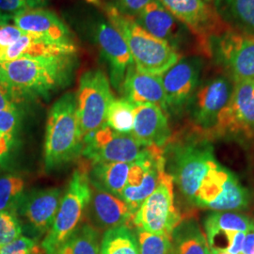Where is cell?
<instances>
[{
  "mask_svg": "<svg viewBox=\"0 0 254 254\" xmlns=\"http://www.w3.org/2000/svg\"><path fill=\"white\" fill-rule=\"evenodd\" d=\"M215 134L254 135V82H235L232 99L214 128Z\"/></svg>",
  "mask_w": 254,
  "mask_h": 254,
  "instance_id": "obj_13",
  "label": "cell"
},
{
  "mask_svg": "<svg viewBox=\"0 0 254 254\" xmlns=\"http://www.w3.org/2000/svg\"><path fill=\"white\" fill-rule=\"evenodd\" d=\"M175 254H211L205 234L193 220L182 221L173 234Z\"/></svg>",
  "mask_w": 254,
  "mask_h": 254,
  "instance_id": "obj_26",
  "label": "cell"
},
{
  "mask_svg": "<svg viewBox=\"0 0 254 254\" xmlns=\"http://www.w3.org/2000/svg\"><path fill=\"white\" fill-rule=\"evenodd\" d=\"M10 19H12V16L8 15V14H5V13L0 11V26L8 24V22H9V20H10Z\"/></svg>",
  "mask_w": 254,
  "mask_h": 254,
  "instance_id": "obj_41",
  "label": "cell"
},
{
  "mask_svg": "<svg viewBox=\"0 0 254 254\" xmlns=\"http://www.w3.org/2000/svg\"><path fill=\"white\" fill-rule=\"evenodd\" d=\"M99 232L90 224L78 228L57 254H101Z\"/></svg>",
  "mask_w": 254,
  "mask_h": 254,
  "instance_id": "obj_28",
  "label": "cell"
},
{
  "mask_svg": "<svg viewBox=\"0 0 254 254\" xmlns=\"http://www.w3.org/2000/svg\"><path fill=\"white\" fill-rule=\"evenodd\" d=\"M35 8L29 0H0V11L17 13L24 9Z\"/></svg>",
  "mask_w": 254,
  "mask_h": 254,
  "instance_id": "obj_39",
  "label": "cell"
},
{
  "mask_svg": "<svg viewBox=\"0 0 254 254\" xmlns=\"http://www.w3.org/2000/svg\"><path fill=\"white\" fill-rule=\"evenodd\" d=\"M153 0H117L119 10L131 17H136Z\"/></svg>",
  "mask_w": 254,
  "mask_h": 254,
  "instance_id": "obj_38",
  "label": "cell"
},
{
  "mask_svg": "<svg viewBox=\"0 0 254 254\" xmlns=\"http://www.w3.org/2000/svg\"><path fill=\"white\" fill-rule=\"evenodd\" d=\"M63 198L60 189H46L24 194L16 211L39 235L46 234L54 222Z\"/></svg>",
  "mask_w": 254,
  "mask_h": 254,
  "instance_id": "obj_17",
  "label": "cell"
},
{
  "mask_svg": "<svg viewBox=\"0 0 254 254\" xmlns=\"http://www.w3.org/2000/svg\"><path fill=\"white\" fill-rule=\"evenodd\" d=\"M234 87L226 76L215 77L200 87L192 111L196 127L209 135L213 132L220 114L232 99Z\"/></svg>",
  "mask_w": 254,
  "mask_h": 254,
  "instance_id": "obj_12",
  "label": "cell"
},
{
  "mask_svg": "<svg viewBox=\"0 0 254 254\" xmlns=\"http://www.w3.org/2000/svg\"><path fill=\"white\" fill-rule=\"evenodd\" d=\"M183 220V216L175 205L173 176L165 171L156 189L136 211L133 224L151 234L173 236Z\"/></svg>",
  "mask_w": 254,
  "mask_h": 254,
  "instance_id": "obj_7",
  "label": "cell"
},
{
  "mask_svg": "<svg viewBox=\"0 0 254 254\" xmlns=\"http://www.w3.org/2000/svg\"><path fill=\"white\" fill-rule=\"evenodd\" d=\"M252 220L246 215L237 212H213L204 221L206 238L223 231L247 233Z\"/></svg>",
  "mask_w": 254,
  "mask_h": 254,
  "instance_id": "obj_29",
  "label": "cell"
},
{
  "mask_svg": "<svg viewBox=\"0 0 254 254\" xmlns=\"http://www.w3.org/2000/svg\"><path fill=\"white\" fill-rule=\"evenodd\" d=\"M24 34H26V32L14 25L5 24L0 26V58L7 47L15 43Z\"/></svg>",
  "mask_w": 254,
  "mask_h": 254,
  "instance_id": "obj_36",
  "label": "cell"
},
{
  "mask_svg": "<svg viewBox=\"0 0 254 254\" xmlns=\"http://www.w3.org/2000/svg\"><path fill=\"white\" fill-rule=\"evenodd\" d=\"M135 20L151 35L168 42L172 46L179 40L181 22L175 18L158 0L150 2L135 17Z\"/></svg>",
  "mask_w": 254,
  "mask_h": 254,
  "instance_id": "obj_23",
  "label": "cell"
},
{
  "mask_svg": "<svg viewBox=\"0 0 254 254\" xmlns=\"http://www.w3.org/2000/svg\"><path fill=\"white\" fill-rule=\"evenodd\" d=\"M242 254H254V221L253 220L248 232L246 233Z\"/></svg>",
  "mask_w": 254,
  "mask_h": 254,
  "instance_id": "obj_40",
  "label": "cell"
},
{
  "mask_svg": "<svg viewBox=\"0 0 254 254\" xmlns=\"http://www.w3.org/2000/svg\"><path fill=\"white\" fill-rule=\"evenodd\" d=\"M83 138L106 125L109 104L114 99L108 76L100 70L83 73L75 95Z\"/></svg>",
  "mask_w": 254,
  "mask_h": 254,
  "instance_id": "obj_9",
  "label": "cell"
},
{
  "mask_svg": "<svg viewBox=\"0 0 254 254\" xmlns=\"http://www.w3.org/2000/svg\"><path fill=\"white\" fill-rule=\"evenodd\" d=\"M195 37L200 53L212 57L215 39L230 30L215 7V0H158Z\"/></svg>",
  "mask_w": 254,
  "mask_h": 254,
  "instance_id": "obj_6",
  "label": "cell"
},
{
  "mask_svg": "<svg viewBox=\"0 0 254 254\" xmlns=\"http://www.w3.org/2000/svg\"><path fill=\"white\" fill-rule=\"evenodd\" d=\"M89 170L84 166L74 171L64 192L54 222L42 242L46 254H57L62 246L80 227L91 200Z\"/></svg>",
  "mask_w": 254,
  "mask_h": 254,
  "instance_id": "obj_5",
  "label": "cell"
},
{
  "mask_svg": "<svg viewBox=\"0 0 254 254\" xmlns=\"http://www.w3.org/2000/svg\"><path fill=\"white\" fill-rule=\"evenodd\" d=\"M122 87L126 99L135 106L151 104L164 111L168 109L161 75L138 72L132 64L127 69Z\"/></svg>",
  "mask_w": 254,
  "mask_h": 254,
  "instance_id": "obj_20",
  "label": "cell"
},
{
  "mask_svg": "<svg viewBox=\"0 0 254 254\" xmlns=\"http://www.w3.org/2000/svg\"><path fill=\"white\" fill-rule=\"evenodd\" d=\"M76 47L72 42H54L43 37L26 33L7 47L0 58V64L19 58H48L73 56Z\"/></svg>",
  "mask_w": 254,
  "mask_h": 254,
  "instance_id": "obj_22",
  "label": "cell"
},
{
  "mask_svg": "<svg viewBox=\"0 0 254 254\" xmlns=\"http://www.w3.org/2000/svg\"><path fill=\"white\" fill-rule=\"evenodd\" d=\"M84 138L73 93H65L51 107L46 123L45 165L47 172L77 158L82 154Z\"/></svg>",
  "mask_w": 254,
  "mask_h": 254,
  "instance_id": "obj_3",
  "label": "cell"
},
{
  "mask_svg": "<svg viewBox=\"0 0 254 254\" xmlns=\"http://www.w3.org/2000/svg\"><path fill=\"white\" fill-rule=\"evenodd\" d=\"M217 54L236 81L254 82V37L230 30L214 40Z\"/></svg>",
  "mask_w": 254,
  "mask_h": 254,
  "instance_id": "obj_14",
  "label": "cell"
},
{
  "mask_svg": "<svg viewBox=\"0 0 254 254\" xmlns=\"http://www.w3.org/2000/svg\"><path fill=\"white\" fill-rule=\"evenodd\" d=\"M73 57L19 58L0 64V76L19 101L46 97L68 81L73 70Z\"/></svg>",
  "mask_w": 254,
  "mask_h": 254,
  "instance_id": "obj_1",
  "label": "cell"
},
{
  "mask_svg": "<svg viewBox=\"0 0 254 254\" xmlns=\"http://www.w3.org/2000/svg\"><path fill=\"white\" fill-rule=\"evenodd\" d=\"M31 3H32V5L34 6V7H36L38 5H40V4H42L44 1H46V0H29Z\"/></svg>",
  "mask_w": 254,
  "mask_h": 254,
  "instance_id": "obj_42",
  "label": "cell"
},
{
  "mask_svg": "<svg viewBox=\"0 0 254 254\" xmlns=\"http://www.w3.org/2000/svg\"><path fill=\"white\" fill-rule=\"evenodd\" d=\"M18 124V109L0 110V161L11 148Z\"/></svg>",
  "mask_w": 254,
  "mask_h": 254,
  "instance_id": "obj_33",
  "label": "cell"
},
{
  "mask_svg": "<svg viewBox=\"0 0 254 254\" xmlns=\"http://www.w3.org/2000/svg\"><path fill=\"white\" fill-rule=\"evenodd\" d=\"M24 189L25 182L18 175L0 176V211L16 213L19 202L24 195Z\"/></svg>",
  "mask_w": 254,
  "mask_h": 254,
  "instance_id": "obj_31",
  "label": "cell"
},
{
  "mask_svg": "<svg viewBox=\"0 0 254 254\" xmlns=\"http://www.w3.org/2000/svg\"><path fill=\"white\" fill-rule=\"evenodd\" d=\"M22 225L15 212L0 211V247L22 236Z\"/></svg>",
  "mask_w": 254,
  "mask_h": 254,
  "instance_id": "obj_34",
  "label": "cell"
},
{
  "mask_svg": "<svg viewBox=\"0 0 254 254\" xmlns=\"http://www.w3.org/2000/svg\"><path fill=\"white\" fill-rule=\"evenodd\" d=\"M135 107L126 98H114L107 110L106 125L115 132L130 135L134 127Z\"/></svg>",
  "mask_w": 254,
  "mask_h": 254,
  "instance_id": "obj_30",
  "label": "cell"
},
{
  "mask_svg": "<svg viewBox=\"0 0 254 254\" xmlns=\"http://www.w3.org/2000/svg\"><path fill=\"white\" fill-rule=\"evenodd\" d=\"M91 200L87 211L93 227L106 232L122 226L129 227L133 224L135 214L125 200L91 184Z\"/></svg>",
  "mask_w": 254,
  "mask_h": 254,
  "instance_id": "obj_16",
  "label": "cell"
},
{
  "mask_svg": "<svg viewBox=\"0 0 254 254\" xmlns=\"http://www.w3.org/2000/svg\"><path fill=\"white\" fill-rule=\"evenodd\" d=\"M159 148L143 145L131 135L115 132L105 125L84 138L82 154L91 163H134L149 157Z\"/></svg>",
  "mask_w": 254,
  "mask_h": 254,
  "instance_id": "obj_8",
  "label": "cell"
},
{
  "mask_svg": "<svg viewBox=\"0 0 254 254\" xmlns=\"http://www.w3.org/2000/svg\"><path fill=\"white\" fill-rule=\"evenodd\" d=\"M131 165L124 162L91 163L90 182L92 186L120 197L127 186Z\"/></svg>",
  "mask_w": 254,
  "mask_h": 254,
  "instance_id": "obj_24",
  "label": "cell"
},
{
  "mask_svg": "<svg viewBox=\"0 0 254 254\" xmlns=\"http://www.w3.org/2000/svg\"><path fill=\"white\" fill-rule=\"evenodd\" d=\"M139 254H175L173 236H160L137 229Z\"/></svg>",
  "mask_w": 254,
  "mask_h": 254,
  "instance_id": "obj_32",
  "label": "cell"
},
{
  "mask_svg": "<svg viewBox=\"0 0 254 254\" xmlns=\"http://www.w3.org/2000/svg\"><path fill=\"white\" fill-rule=\"evenodd\" d=\"M109 23L125 39L136 70L141 73L162 75L179 62L181 54L168 42L151 35L117 7L106 9Z\"/></svg>",
  "mask_w": 254,
  "mask_h": 254,
  "instance_id": "obj_4",
  "label": "cell"
},
{
  "mask_svg": "<svg viewBox=\"0 0 254 254\" xmlns=\"http://www.w3.org/2000/svg\"><path fill=\"white\" fill-rule=\"evenodd\" d=\"M165 171L164 148L157 149L145 159L132 163L127 186L120 197L127 202L134 214L156 189L160 176Z\"/></svg>",
  "mask_w": 254,
  "mask_h": 254,
  "instance_id": "obj_11",
  "label": "cell"
},
{
  "mask_svg": "<svg viewBox=\"0 0 254 254\" xmlns=\"http://www.w3.org/2000/svg\"><path fill=\"white\" fill-rule=\"evenodd\" d=\"M145 146L164 148L171 139V129L163 109L151 104L135 107V121L130 134Z\"/></svg>",
  "mask_w": 254,
  "mask_h": 254,
  "instance_id": "obj_19",
  "label": "cell"
},
{
  "mask_svg": "<svg viewBox=\"0 0 254 254\" xmlns=\"http://www.w3.org/2000/svg\"><path fill=\"white\" fill-rule=\"evenodd\" d=\"M197 128V136L184 137L173 143L168 141L164 150L166 163H169L170 174L183 197L194 204L200 185L209 172L218 166L214 150L206 132Z\"/></svg>",
  "mask_w": 254,
  "mask_h": 254,
  "instance_id": "obj_2",
  "label": "cell"
},
{
  "mask_svg": "<svg viewBox=\"0 0 254 254\" xmlns=\"http://www.w3.org/2000/svg\"><path fill=\"white\" fill-rule=\"evenodd\" d=\"M12 21L14 26L26 33L54 42H72L68 27L50 10L39 8L24 9L15 13Z\"/></svg>",
  "mask_w": 254,
  "mask_h": 254,
  "instance_id": "obj_21",
  "label": "cell"
},
{
  "mask_svg": "<svg viewBox=\"0 0 254 254\" xmlns=\"http://www.w3.org/2000/svg\"><path fill=\"white\" fill-rule=\"evenodd\" d=\"M19 102L8 83L0 76V110L17 109Z\"/></svg>",
  "mask_w": 254,
  "mask_h": 254,
  "instance_id": "obj_37",
  "label": "cell"
},
{
  "mask_svg": "<svg viewBox=\"0 0 254 254\" xmlns=\"http://www.w3.org/2000/svg\"><path fill=\"white\" fill-rule=\"evenodd\" d=\"M95 40L103 57L110 65L113 85L121 89L127 69L134 64L125 39L110 24L100 23L95 29Z\"/></svg>",
  "mask_w": 254,
  "mask_h": 254,
  "instance_id": "obj_18",
  "label": "cell"
},
{
  "mask_svg": "<svg viewBox=\"0 0 254 254\" xmlns=\"http://www.w3.org/2000/svg\"><path fill=\"white\" fill-rule=\"evenodd\" d=\"M215 7L234 30L254 37V0H215Z\"/></svg>",
  "mask_w": 254,
  "mask_h": 254,
  "instance_id": "obj_25",
  "label": "cell"
},
{
  "mask_svg": "<svg viewBox=\"0 0 254 254\" xmlns=\"http://www.w3.org/2000/svg\"><path fill=\"white\" fill-rule=\"evenodd\" d=\"M101 254H139L138 243L131 229L127 226L110 229L101 240Z\"/></svg>",
  "mask_w": 254,
  "mask_h": 254,
  "instance_id": "obj_27",
  "label": "cell"
},
{
  "mask_svg": "<svg viewBox=\"0 0 254 254\" xmlns=\"http://www.w3.org/2000/svg\"><path fill=\"white\" fill-rule=\"evenodd\" d=\"M0 254H43L35 240L21 236L7 245L0 247Z\"/></svg>",
  "mask_w": 254,
  "mask_h": 254,
  "instance_id": "obj_35",
  "label": "cell"
},
{
  "mask_svg": "<svg viewBox=\"0 0 254 254\" xmlns=\"http://www.w3.org/2000/svg\"><path fill=\"white\" fill-rule=\"evenodd\" d=\"M249 193L236 175L218 164L205 176L194 205L214 212L244 210L249 205Z\"/></svg>",
  "mask_w": 254,
  "mask_h": 254,
  "instance_id": "obj_10",
  "label": "cell"
},
{
  "mask_svg": "<svg viewBox=\"0 0 254 254\" xmlns=\"http://www.w3.org/2000/svg\"><path fill=\"white\" fill-rule=\"evenodd\" d=\"M202 63L198 58L180 59L161 75L168 108L179 109L194 96Z\"/></svg>",
  "mask_w": 254,
  "mask_h": 254,
  "instance_id": "obj_15",
  "label": "cell"
}]
</instances>
